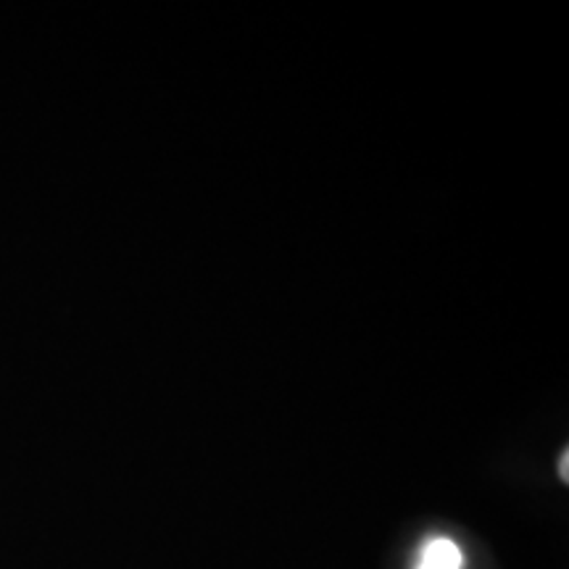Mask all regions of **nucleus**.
I'll list each match as a JSON object with an SVG mask.
<instances>
[{"mask_svg": "<svg viewBox=\"0 0 569 569\" xmlns=\"http://www.w3.org/2000/svg\"><path fill=\"white\" fill-rule=\"evenodd\" d=\"M567 453H565V457H561V478H565L567 480Z\"/></svg>", "mask_w": 569, "mask_h": 569, "instance_id": "2", "label": "nucleus"}, {"mask_svg": "<svg viewBox=\"0 0 569 569\" xmlns=\"http://www.w3.org/2000/svg\"><path fill=\"white\" fill-rule=\"evenodd\" d=\"M417 569H461L459 546L448 538H432L422 549Z\"/></svg>", "mask_w": 569, "mask_h": 569, "instance_id": "1", "label": "nucleus"}]
</instances>
